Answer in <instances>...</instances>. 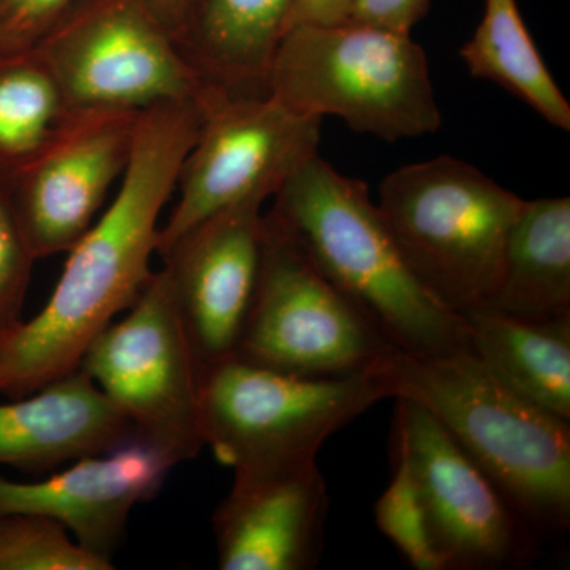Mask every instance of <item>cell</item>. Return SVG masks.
Returning a JSON list of instances; mask_svg holds the SVG:
<instances>
[{"label": "cell", "mask_w": 570, "mask_h": 570, "mask_svg": "<svg viewBox=\"0 0 570 570\" xmlns=\"http://www.w3.org/2000/svg\"><path fill=\"white\" fill-rule=\"evenodd\" d=\"M200 119L198 100L140 112L115 200L67 253L43 309L0 343V395H31L80 370L89 344L137 302L154 275L159 217L176 190Z\"/></svg>", "instance_id": "cell-1"}, {"label": "cell", "mask_w": 570, "mask_h": 570, "mask_svg": "<svg viewBox=\"0 0 570 570\" xmlns=\"http://www.w3.org/2000/svg\"><path fill=\"white\" fill-rule=\"evenodd\" d=\"M266 92L298 115L336 116L385 141L434 134L442 124L423 48L411 33L362 22L288 29Z\"/></svg>", "instance_id": "cell-4"}, {"label": "cell", "mask_w": 570, "mask_h": 570, "mask_svg": "<svg viewBox=\"0 0 570 570\" xmlns=\"http://www.w3.org/2000/svg\"><path fill=\"white\" fill-rule=\"evenodd\" d=\"M472 77L497 82L551 126L570 130V105L532 40L517 0H485L482 21L461 48Z\"/></svg>", "instance_id": "cell-20"}, {"label": "cell", "mask_w": 570, "mask_h": 570, "mask_svg": "<svg viewBox=\"0 0 570 570\" xmlns=\"http://www.w3.org/2000/svg\"><path fill=\"white\" fill-rule=\"evenodd\" d=\"M356 0H294L288 29L295 26H333L351 20Z\"/></svg>", "instance_id": "cell-27"}, {"label": "cell", "mask_w": 570, "mask_h": 570, "mask_svg": "<svg viewBox=\"0 0 570 570\" xmlns=\"http://www.w3.org/2000/svg\"><path fill=\"white\" fill-rule=\"evenodd\" d=\"M37 258L17 213L6 181L0 179V343L24 322V303Z\"/></svg>", "instance_id": "cell-24"}, {"label": "cell", "mask_w": 570, "mask_h": 570, "mask_svg": "<svg viewBox=\"0 0 570 570\" xmlns=\"http://www.w3.org/2000/svg\"><path fill=\"white\" fill-rule=\"evenodd\" d=\"M294 0H198L184 58L206 86L230 96H266L273 59Z\"/></svg>", "instance_id": "cell-17"}, {"label": "cell", "mask_w": 570, "mask_h": 570, "mask_svg": "<svg viewBox=\"0 0 570 570\" xmlns=\"http://www.w3.org/2000/svg\"><path fill=\"white\" fill-rule=\"evenodd\" d=\"M389 390L426 409L535 534L570 527V422L513 392L469 348L392 351L370 367Z\"/></svg>", "instance_id": "cell-2"}, {"label": "cell", "mask_w": 570, "mask_h": 570, "mask_svg": "<svg viewBox=\"0 0 570 570\" xmlns=\"http://www.w3.org/2000/svg\"><path fill=\"white\" fill-rule=\"evenodd\" d=\"M264 202L214 214L160 254L200 367L234 358L265 243Z\"/></svg>", "instance_id": "cell-13"}, {"label": "cell", "mask_w": 570, "mask_h": 570, "mask_svg": "<svg viewBox=\"0 0 570 570\" xmlns=\"http://www.w3.org/2000/svg\"><path fill=\"white\" fill-rule=\"evenodd\" d=\"M174 468L167 455L134 438L39 482L0 478V513L47 517L82 549L112 561L135 505L156 498Z\"/></svg>", "instance_id": "cell-14"}, {"label": "cell", "mask_w": 570, "mask_h": 570, "mask_svg": "<svg viewBox=\"0 0 570 570\" xmlns=\"http://www.w3.org/2000/svg\"><path fill=\"white\" fill-rule=\"evenodd\" d=\"M485 306L527 321L570 317V198L528 202Z\"/></svg>", "instance_id": "cell-19"}, {"label": "cell", "mask_w": 570, "mask_h": 570, "mask_svg": "<svg viewBox=\"0 0 570 570\" xmlns=\"http://www.w3.org/2000/svg\"><path fill=\"white\" fill-rule=\"evenodd\" d=\"M431 0H356L352 22L411 33L426 17Z\"/></svg>", "instance_id": "cell-26"}, {"label": "cell", "mask_w": 570, "mask_h": 570, "mask_svg": "<svg viewBox=\"0 0 570 570\" xmlns=\"http://www.w3.org/2000/svg\"><path fill=\"white\" fill-rule=\"evenodd\" d=\"M268 214L396 351L468 348L463 317L412 275L365 183L341 175L317 154L277 190Z\"/></svg>", "instance_id": "cell-3"}, {"label": "cell", "mask_w": 570, "mask_h": 570, "mask_svg": "<svg viewBox=\"0 0 570 570\" xmlns=\"http://www.w3.org/2000/svg\"><path fill=\"white\" fill-rule=\"evenodd\" d=\"M119 409L85 371L0 404V466L45 474L134 439Z\"/></svg>", "instance_id": "cell-16"}, {"label": "cell", "mask_w": 570, "mask_h": 570, "mask_svg": "<svg viewBox=\"0 0 570 570\" xmlns=\"http://www.w3.org/2000/svg\"><path fill=\"white\" fill-rule=\"evenodd\" d=\"M392 449L417 482L445 570L519 569L534 561L539 535L426 409L396 397Z\"/></svg>", "instance_id": "cell-11"}, {"label": "cell", "mask_w": 570, "mask_h": 570, "mask_svg": "<svg viewBox=\"0 0 570 570\" xmlns=\"http://www.w3.org/2000/svg\"><path fill=\"white\" fill-rule=\"evenodd\" d=\"M47 517L0 513V570H111Z\"/></svg>", "instance_id": "cell-22"}, {"label": "cell", "mask_w": 570, "mask_h": 570, "mask_svg": "<svg viewBox=\"0 0 570 570\" xmlns=\"http://www.w3.org/2000/svg\"><path fill=\"white\" fill-rule=\"evenodd\" d=\"M80 0H0V52L36 50Z\"/></svg>", "instance_id": "cell-25"}, {"label": "cell", "mask_w": 570, "mask_h": 570, "mask_svg": "<svg viewBox=\"0 0 570 570\" xmlns=\"http://www.w3.org/2000/svg\"><path fill=\"white\" fill-rule=\"evenodd\" d=\"M389 390L370 370L303 377L228 358L200 370L205 448L235 475L295 471L316 463L326 439Z\"/></svg>", "instance_id": "cell-6"}, {"label": "cell", "mask_w": 570, "mask_h": 570, "mask_svg": "<svg viewBox=\"0 0 570 570\" xmlns=\"http://www.w3.org/2000/svg\"><path fill=\"white\" fill-rule=\"evenodd\" d=\"M36 51L0 52V179L39 151L69 112Z\"/></svg>", "instance_id": "cell-21"}, {"label": "cell", "mask_w": 570, "mask_h": 570, "mask_svg": "<svg viewBox=\"0 0 570 570\" xmlns=\"http://www.w3.org/2000/svg\"><path fill=\"white\" fill-rule=\"evenodd\" d=\"M140 112L69 111L39 151L7 179L11 206L37 261L69 253L91 228L129 165Z\"/></svg>", "instance_id": "cell-12"}, {"label": "cell", "mask_w": 570, "mask_h": 570, "mask_svg": "<svg viewBox=\"0 0 570 570\" xmlns=\"http://www.w3.org/2000/svg\"><path fill=\"white\" fill-rule=\"evenodd\" d=\"M141 2L157 20L163 22L164 28L178 43L198 6V0H141Z\"/></svg>", "instance_id": "cell-28"}, {"label": "cell", "mask_w": 570, "mask_h": 570, "mask_svg": "<svg viewBox=\"0 0 570 570\" xmlns=\"http://www.w3.org/2000/svg\"><path fill=\"white\" fill-rule=\"evenodd\" d=\"M69 110L193 102L206 85L141 0H80L37 45Z\"/></svg>", "instance_id": "cell-10"}, {"label": "cell", "mask_w": 570, "mask_h": 570, "mask_svg": "<svg viewBox=\"0 0 570 570\" xmlns=\"http://www.w3.org/2000/svg\"><path fill=\"white\" fill-rule=\"evenodd\" d=\"M392 351L265 213L261 275L234 358L292 376L343 377Z\"/></svg>", "instance_id": "cell-8"}, {"label": "cell", "mask_w": 570, "mask_h": 570, "mask_svg": "<svg viewBox=\"0 0 570 570\" xmlns=\"http://www.w3.org/2000/svg\"><path fill=\"white\" fill-rule=\"evenodd\" d=\"M328 501L316 463L277 474L235 475L213 515L219 569H316Z\"/></svg>", "instance_id": "cell-15"}, {"label": "cell", "mask_w": 570, "mask_h": 570, "mask_svg": "<svg viewBox=\"0 0 570 570\" xmlns=\"http://www.w3.org/2000/svg\"><path fill=\"white\" fill-rule=\"evenodd\" d=\"M466 346L535 406L570 422V317L527 321L489 306L461 314Z\"/></svg>", "instance_id": "cell-18"}, {"label": "cell", "mask_w": 570, "mask_h": 570, "mask_svg": "<svg viewBox=\"0 0 570 570\" xmlns=\"http://www.w3.org/2000/svg\"><path fill=\"white\" fill-rule=\"evenodd\" d=\"M193 148L178 175V204L160 227L163 254L214 214L268 200L317 156L322 119L288 110L272 96H230L206 86Z\"/></svg>", "instance_id": "cell-9"}, {"label": "cell", "mask_w": 570, "mask_h": 570, "mask_svg": "<svg viewBox=\"0 0 570 570\" xmlns=\"http://www.w3.org/2000/svg\"><path fill=\"white\" fill-rule=\"evenodd\" d=\"M524 205L474 165L441 156L392 171L379 187L377 208L415 279L461 316L497 291Z\"/></svg>", "instance_id": "cell-5"}, {"label": "cell", "mask_w": 570, "mask_h": 570, "mask_svg": "<svg viewBox=\"0 0 570 570\" xmlns=\"http://www.w3.org/2000/svg\"><path fill=\"white\" fill-rule=\"evenodd\" d=\"M127 311L89 344L80 370L119 409L135 438L178 466L205 448L202 367L164 266Z\"/></svg>", "instance_id": "cell-7"}, {"label": "cell", "mask_w": 570, "mask_h": 570, "mask_svg": "<svg viewBox=\"0 0 570 570\" xmlns=\"http://www.w3.org/2000/svg\"><path fill=\"white\" fill-rule=\"evenodd\" d=\"M392 466L393 478L374 505L379 530L415 570H445L417 482L406 459L395 449Z\"/></svg>", "instance_id": "cell-23"}]
</instances>
